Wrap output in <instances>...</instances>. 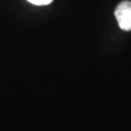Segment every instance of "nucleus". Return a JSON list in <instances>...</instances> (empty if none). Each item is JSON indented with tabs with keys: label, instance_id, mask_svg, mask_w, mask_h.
<instances>
[{
	"label": "nucleus",
	"instance_id": "obj_1",
	"mask_svg": "<svg viewBox=\"0 0 131 131\" xmlns=\"http://www.w3.org/2000/svg\"><path fill=\"white\" fill-rule=\"evenodd\" d=\"M119 28L124 31L131 30V1H122L117 6L115 11Z\"/></svg>",
	"mask_w": 131,
	"mask_h": 131
},
{
	"label": "nucleus",
	"instance_id": "obj_2",
	"mask_svg": "<svg viewBox=\"0 0 131 131\" xmlns=\"http://www.w3.org/2000/svg\"><path fill=\"white\" fill-rule=\"evenodd\" d=\"M31 4L37 5V6H43V5H49L52 3V0H27Z\"/></svg>",
	"mask_w": 131,
	"mask_h": 131
}]
</instances>
